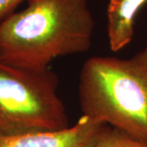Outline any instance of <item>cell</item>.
Returning <instances> with one entry per match:
<instances>
[{"mask_svg":"<svg viewBox=\"0 0 147 147\" xmlns=\"http://www.w3.org/2000/svg\"><path fill=\"white\" fill-rule=\"evenodd\" d=\"M94 28L88 0H27L0 21V59L43 71L59 57L86 53Z\"/></svg>","mask_w":147,"mask_h":147,"instance_id":"1","label":"cell"},{"mask_svg":"<svg viewBox=\"0 0 147 147\" xmlns=\"http://www.w3.org/2000/svg\"><path fill=\"white\" fill-rule=\"evenodd\" d=\"M83 115L147 143V47L129 58L92 57L79 79Z\"/></svg>","mask_w":147,"mask_h":147,"instance_id":"2","label":"cell"},{"mask_svg":"<svg viewBox=\"0 0 147 147\" xmlns=\"http://www.w3.org/2000/svg\"><path fill=\"white\" fill-rule=\"evenodd\" d=\"M57 87V75L51 68L30 70L0 59V135L68 128Z\"/></svg>","mask_w":147,"mask_h":147,"instance_id":"3","label":"cell"},{"mask_svg":"<svg viewBox=\"0 0 147 147\" xmlns=\"http://www.w3.org/2000/svg\"><path fill=\"white\" fill-rule=\"evenodd\" d=\"M105 125L83 115L74 126L61 131L0 135V147H94Z\"/></svg>","mask_w":147,"mask_h":147,"instance_id":"4","label":"cell"},{"mask_svg":"<svg viewBox=\"0 0 147 147\" xmlns=\"http://www.w3.org/2000/svg\"><path fill=\"white\" fill-rule=\"evenodd\" d=\"M147 0H110L107 7V34L110 49L119 52L131 42L134 20Z\"/></svg>","mask_w":147,"mask_h":147,"instance_id":"5","label":"cell"},{"mask_svg":"<svg viewBox=\"0 0 147 147\" xmlns=\"http://www.w3.org/2000/svg\"><path fill=\"white\" fill-rule=\"evenodd\" d=\"M94 147H147V143L134 139L125 132L106 124Z\"/></svg>","mask_w":147,"mask_h":147,"instance_id":"6","label":"cell"},{"mask_svg":"<svg viewBox=\"0 0 147 147\" xmlns=\"http://www.w3.org/2000/svg\"><path fill=\"white\" fill-rule=\"evenodd\" d=\"M25 0H0V21L5 19Z\"/></svg>","mask_w":147,"mask_h":147,"instance_id":"7","label":"cell"}]
</instances>
